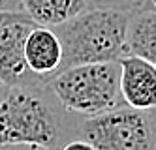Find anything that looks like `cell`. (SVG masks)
Wrapping results in <instances>:
<instances>
[{
	"instance_id": "cell-6",
	"label": "cell",
	"mask_w": 156,
	"mask_h": 150,
	"mask_svg": "<svg viewBox=\"0 0 156 150\" xmlns=\"http://www.w3.org/2000/svg\"><path fill=\"white\" fill-rule=\"evenodd\" d=\"M120 64V94L124 105L139 111L156 109V66L126 54Z\"/></svg>"
},
{
	"instance_id": "cell-14",
	"label": "cell",
	"mask_w": 156,
	"mask_h": 150,
	"mask_svg": "<svg viewBox=\"0 0 156 150\" xmlns=\"http://www.w3.org/2000/svg\"><path fill=\"white\" fill-rule=\"evenodd\" d=\"M17 15H21V13H6V11H0V25L9 21V19H13V17H17Z\"/></svg>"
},
{
	"instance_id": "cell-12",
	"label": "cell",
	"mask_w": 156,
	"mask_h": 150,
	"mask_svg": "<svg viewBox=\"0 0 156 150\" xmlns=\"http://www.w3.org/2000/svg\"><path fill=\"white\" fill-rule=\"evenodd\" d=\"M0 11H6V13H25L21 0H0Z\"/></svg>"
},
{
	"instance_id": "cell-4",
	"label": "cell",
	"mask_w": 156,
	"mask_h": 150,
	"mask_svg": "<svg viewBox=\"0 0 156 150\" xmlns=\"http://www.w3.org/2000/svg\"><path fill=\"white\" fill-rule=\"evenodd\" d=\"M77 137L96 150H156V109L128 105L90 118H81Z\"/></svg>"
},
{
	"instance_id": "cell-13",
	"label": "cell",
	"mask_w": 156,
	"mask_h": 150,
	"mask_svg": "<svg viewBox=\"0 0 156 150\" xmlns=\"http://www.w3.org/2000/svg\"><path fill=\"white\" fill-rule=\"evenodd\" d=\"M141 9H143V11H154V13H156V0H145ZM141 9H139V11H141Z\"/></svg>"
},
{
	"instance_id": "cell-17",
	"label": "cell",
	"mask_w": 156,
	"mask_h": 150,
	"mask_svg": "<svg viewBox=\"0 0 156 150\" xmlns=\"http://www.w3.org/2000/svg\"><path fill=\"white\" fill-rule=\"evenodd\" d=\"M12 148H13V146H12ZM12 148H0V150H12Z\"/></svg>"
},
{
	"instance_id": "cell-16",
	"label": "cell",
	"mask_w": 156,
	"mask_h": 150,
	"mask_svg": "<svg viewBox=\"0 0 156 150\" xmlns=\"http://www.w3.org/2000/svg\"><path fill=\"white\" fill-rule=\"evenodd\" d=\"M19 146H13L12 150H17ZM21 150H43V148H28V146H21Z\"/></svg>"
},
{
	"instance_id": "cell-10",
	"label": "cell",
	"mask_w": 156,
	"mask_h": 150,
	"mask_svg": "<svg viewBox=\"0 0 156 150\" xmlns=\"http://www.w3.org/2000/svg\"><path fill=\"white\" fill-rule=\"evenodd\" d=\"M87 9H115V11H126L136 13L143 8L145 0H85Z\"/></svg>"
},
{
	"instance_id": "cell-9",
	"label": "cell",
	"mask_w": 156,
	"mask_h": 150,
	"mask_svg": "<svg viewBox=\"0 0 156 150\" xmlns=\"http://www.w3.org/2000/svg\"><path fill=\"white\" fill-rule=\"evenodd\" d=\"M23 11L40 26L55 28L87 9L85 0H21Z\"/></svg>"
},
{
	"instance_id": "cell-7",
	"label": "cell",
	"mask_w": 156,
	"mask_h": 150,
	"mask_svg": "<svg viewBox=\"0 0 156 150\" xmlns=\"http://www.w3.org/2000/svg\"><path fill=\"white\" fill-rule=\"evenodd\" d=\"M25 58L28 70L40 81L49 83L62 68V43L49 26L34 25L25 41Z\"/></svg>"
},
{
	"instance_id": "cell-11",
	"label": "cell",
	"mask_w": 156,
	"mask_h": 150,
	"mask_svg": "<svg viewBox=\"0 0 156 150\" xmlns=\"http://www.w3.org/2000/svg\"><path fill=\"white\" fill-rule=\"evenodd\" d=\"M60 150H96L88 141H85V139H81V137H75V139H72V141H68Z\"/></svg>"
},
{
	"instance_id": "cell-5",
	"label": "cell",
	"mask_w": 156,
	"mask_h": 150,
	"mask_svg": "<svg viewBox=\"0 0 156 150\" xmlns=\"http://www.w3.org/2000/svg\"><path fill=\"white\" fill-rule=\"evenodd\" d=\"M34 23L21 13L0 25V81L6 86H25L43 83L28 70L25 41Z\"/></svg>"
},
{
	"instance_id": "cell-3",
	"label": "cell",
	"mask_w": 156,
	"mask_h": 150,
	"mask_svg": "<svg viewBox=\"0 0 156 150\" xmlns=\"http://www.w3.org/2000/svg\"><path fill=\"white\" fill-rule=\"evenodd\" d=\"M60 105L79 118H90L124 105L120 94V64L92 62L60 70L49 79Z\"/></svg>"
},
{
	"instance_id": "cell-1",
	"label": "cell",
	"mask_w": 156,
	"mask_h": 150,
	"mask_svg": "<svg viewBox=\"0 0 156 150\" xmlns=\"http://www.w3.org/2000/svg\"><path fill=\"white\" fill-rule=\"evenodd\" d=\"M81 118L66 111L47 83L8 86L0 99V148L60 150L79 133Z\"/></svg>"
},
{
	"instance_id": "cell-2",
	"label": "cell",
	"mask_w": 156,
	"mask_h": 150,
	"mask_svg": "<svg viewBox=\"0 0 156 150\" xmlns=\"http://www.w3.org/2000/svg\"><path fill=\"white\" fill-rule=\"evenodd\" d=\"M130 15L115 9H85L53 30L62 43V68L92 62H119L126 56Z\"/></svg>"
},
{
	"instance_id": "cell-15",
	"label": "cell",
	"mask_w": 156,
	"mask_h": 150,
	"mask_svg": "<svg viewBox=\"0 0 156 150\" xmlns=\"http://www.w3.org/2000/svg\"><path fill=\"white\" fill-rule=\"evenodd\" d=\"M6 88H8V86H6V85L2 83V81H0V99H2V96H4V92H6Z\"/></svg>"
},
{
	"instance_id": "cell-8",
	"label": "cell",
	"mask_w": 156,
	"mask_h": 150,
	"mask_svg": "<svg viewBox=\"0 0 156 150\" xmlns=\"http://www.w3.org/2000/svg\"><path fill=\"white\" fill-rule=\"evenodd\" d=\"M126 54L139 56L156 66V13L136 11L126 30Z\"/></svg>"
}]
</instances>
